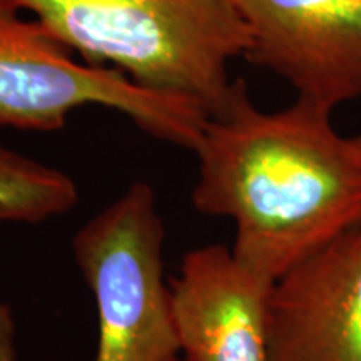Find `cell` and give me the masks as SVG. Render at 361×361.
<instances>
[{
    "label": "cell",
    "mask_w": 361,
    "mask_h": 361,
    "mask_svg": "<svg viewBox=\"0 0 361 361\" xmlns=\"http://www.w3.org/2000/svg\"><path fill=\"white\" fill-rule=\"evenodd\" d=\"M331 117L298 97L263 111L238 79L194 151V207L231 219L233 255L269 281L361 223V133Z\"/></svg>",
    "instance_id": "cell-1"
},
{
    "label": "cell",
    "mask_w": 361,
    "mask_h": 361,
    "mask_svg": "<svg viewBox=\"0 0 361 361\" xmlns=\"http://www.w3.org/2000/svg\"><path fill=\"white\" fill-rule=\"evenodd\" d=\"M29 12L59 42L135 84L213 116L231 96V64L247 51L233 0H0Z\"/></svg>",
    "instance_id": "cell-2"
},
{
    "label": "cell",
    "mask_w": 361,
    "mask_h": 361,
    "mask_svg": "<svg viewBox=\"0 0 361 361\" xmlns=\"http://www.w3.org/2000/svg\"><path fill=\"white\" fill-rule=\"evenodd\" d=\"M84 107L119 112L142 133L192 152L209 119L188 99L79 62L37 20L0 8V128L54 133Z\"/></svg>",
    "instance_id": "cell-3"
},
{
    "label": "cell",
    "mask_w": 361,
    "mask_h": 361,
    "mask_svg": "<svg viewBox=\"0 0 361 361\" xmlns=\"http://www.w3.org/2000/svg\"><path fill=\"white\" fill-rule=\"evenodd\" d=\"M164 223L154 188L130 184L72 238L97 306L94 361H169L179 355L162 266Z\"/></svg>",
    "instance_id": "cell-4"
},
{
    "label": "cell",
    "mask_w": 361,
    "mask_h": 361,
    "mask_svg": "<svg viewBox=\"0 0 361 361\" xmlns=\"http://www.w3.org/2000/svg\"><path fill=\"white\" fill-rule=\"evenodd\" d=\"M233 4L247 30V62L333 112L361 99V0Z\"/></svg>",
    "instance_id": "cell-5"
},
{
    "label": "cell",
    "mask_w": 361,
    "mask_h": 361,
    "mask_svg": "<svg viewBox=\"0 0 361 361\" xmlns=\"http://www.w3.org/2000/svg\"><path fill=\"white\" fill-rule=\"evenodd\" d=\"M274 281L239 263L231 247L188 251L171 283L180 361H271Z\"/></svg>",
    "instance_id": "cell-6"
},
{
    "label": "cell",
    "mask_w": 361,
    "mask_h": 361,
    "mask_svg": "<svg viewBox=\"0 0 361 361\" xmlns=\"http://www.w3.org/2000/svg\"><path fill=\"white\" fill-rule=\"evenodd\" d=\"M271 361H361V223L274 281Z\"/></svg>",
    "instance_id": "cell-7"
},
{
    "label": "cell",
    "mask_w": 361,
    "mask_h": 361,
    "mask_svg": "<svg viewBox=\"0 0 361 361\" xmlns=\"http://www.w3.org/2000/svg\"><path fill=\"white\" fill-rule=\"evenodd\" d=\"M79 202V188L64 171L0 144V223L39 224Z\"/></svg>",
    "instance_id": "cell-8"
},
{
    "label": "cell",
    "mask_w": 361,
    "mask_h": 361,
    "mask_svg": "<svg viewBox=\"0 0 361 361\" xmlns=\"http://www.w3.org/2000/svg\"><path fill=\"white\" fill-rule=\"evenodd\" d=\"M0 361L16 358V319L12 308L0 300Z\"/></svg>",
    "instance_id": "cell-9"
},
{
    "label": "cell",
    "mask_w": 361,
    "mask_h": 361,
    "mask_svg": "<svg viewBox=\"0 0 361 361\" xmlns=\"http://www.w3.org/2000/svg\"><path fill=\"white\" fill-rule=\"evenodd\" d=\"M169 361H180V360H179V356H176V358H173V360H169Z\"/></svg>",
    "instance_id": "cell-10"
}]
</instances>
